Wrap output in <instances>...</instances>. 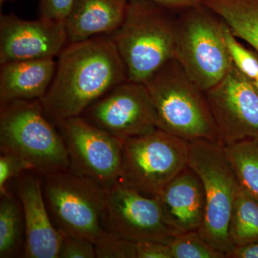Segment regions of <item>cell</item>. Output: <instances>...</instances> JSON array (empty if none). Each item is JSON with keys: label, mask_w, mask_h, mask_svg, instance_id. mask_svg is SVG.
I'll return each mask as SVG.
<instances>
[{"label": "cell", "mask_w": 258, "mask_h": 258, "mask_svg": "<svg viewBox=\"0 0 258 258\" xmlns=\"http://www.w3.org/2000/svg\"><path fill=\"white\" fill-rule=\"evenodd\" d=\"M126 71L108 35L69 44L59 55L55 74L45 96L39 100L55 125L80 116L88 107L120 83Z\"/></svg>", "instance_id": "6da1fadb"}, {"label": "cell", "mask_w": 258, "mask_h": 258, "mask_svg": "<svg viewBox=\"0 0 258 258\" xmlns=\"http://www.w3.org/2000/svg\"><path fill=\"white\" fill-rule=\"evenodd\" d=\"M178 12L152 0H129L119 28L108 35L128 81L145 83L171 59Z\"/></svg>", "instance_id": "7a4b0ae2"}, {"label": "cell", "mask_w": 258, "mask_h": 258, "mask_svg": "<svg viewBox=\"0 0 258 258\" xmlns=\"http://www.w3.org/2000/svg\"><path fill=\"white\" fill-rule=\"evenodd\" d=\"M152 96L158 128L189 142H218V132L205 91L171 59L144 83Z\"/></svg>", "instance_id": "3957f363"}, {"label": "cell", "mask_w": 258, "mask_h": 258, "mask_svg": "<svg viewBox=\"0 0 258 258\" xmlns=\"http://www.w3.org/2000/svg\"><path fill=\"white\" fill-rule=\"evenodd\" d=\"M0 149L23 158L41 176L71 170L62 136L39 100L0 107Z\"/></svg>", "instance_id": "277c9868"}, {"label": "cell", "mask_w": 258, "mask_h": 258, "mask_svg": "<svg viewBox=\"0 0 258 258\" xmlns=\"http://www.w3.org/2000/svg\"><path fill=\"white\" fill-rule=\"evenodd\" d=\"M225 23L203 3L178 12L174 58L203 91L217 84L233 66Z\"/></svg>", "instance_id": "5b68a950"}, {"label": "cell", "mask_w": 258, "mask_h": 258, "mask_svg": "<svg viewBox=\"0 0 258 258\" xmlns=\"http://www.w3.org/2000/svg\"><path fill=\"white\" fill-rule=\"evenodd\" d=\"M188 166L200 177L205 191V215L199 233L214 248L227 254L235 247L229 227L240 183L218 142H190Z\"/></svg>", "instance_id": "8992f818"}, {"label": "cell", "mask_w": 258, "mask_h": 258, "mask_svg": "<svg viewBox=\"0 0 258 258\" xmlns=\"http://www.w3.org/2000/svg\"><path fill=\"white\" fill-rule=\"evenodd\" d=\"M190 142L156 128L125 139L122 145L120 184L157 197L189 162Z\"/></svg>", "instance_id": "52a82bcc"}, {"label": "cell", "mask_w": 258, "mask_h": 258, "mask_svg": "<svg viewBox=\"0 0 258 258\" xmlns=\"http://www.w3.org/2000/svg\"><path fill=\"white\" fill-rule=\"evenodd\" d=\"M42 185L51 219L61 234L82 236L94 244L106 235L103 186L71 170L42 176Z\"/></svg>", "instance_id": "ba28073f"}, {"label": "cell", "mask_w": 258, "mask_h": 258, "mask_svg": "<svg viewBox=\"0 0 258 258\" xmlns=\"http://www.w3.org/2000/svg\"><path fill=\"white\" fill-rule=\"evenodd\" d=\"M56 126L66 145L71 171L92 179L106 190L119 182L122 141L81 116L62 120Z\"/></svg>", "instance_id": "9c48e42d"}, {"label": "cell", "mask_w": 258, "mask_h": 258, "mask_svg": "<svg viewBox=\"0 0 258 258\" xmlns=\"http://www.w3.org/2000/svg\"><path fill=\"white\" fill-rule=\"evenodd\" d=\"M103 227L111 235L135 242L169 244L179 235L166 222L157 197L146 196L120 183L106 190Z\"/></svg>", "instance_id": "30bf717a"}, {"label": "cell", "mask_w": 258, "mask_h": 258, "mask_svg": "<svg viewBox=\"0 0 258 258\" xmlns=\"http://www.w3.org/2000/svg\"><path fill=\"white\" fill-rule=\"evenodd\" d=\"M88 123L123 141L158 128L152 96L144 83H120L81 115Z\"/></svg>", "instance_id": "8fae6325"}, {"label": "cell", "mask_w": 258, "mask_h": 258, "mask_svg": "<svg viewBox=\"0 0 258 258\" xmlns=\"http://www.w3.org/2000/svg\"><path fill=\"white\" fill-rule=\"evenodd\" d=\"M205 95L221 145L258 138V91L234 64Z\"/></svg>", "instance_id": "7c38bea8"}, {"label": "cell", "mask_w": 258, "mask_h": 258, "mask_svg": "<svg viewBox=\"0 0 258 258\" xmlns=\"http://www.w3.org/2000/svg\"><path fill=\"white\" fill-rule=\"evenodd\" d=\"M68 45L64 22L24 20L15 13L0 15V64L54 58Z\"/></svg>", "instance_id": "4fadbf2b"}, {"label": "cell", "mask_w": 258, "mask_h": 258, "mask_svg": "<svg viewBox=\"0 0 258 258\" xmlns=\"http://www.w3.org/2000/svg\"><path fill=\"white\" fill-rule=\"evenodd\" d=\"M18 179L16 195L23 207L25 226L23 257L58 258L63 235L56 228L47 210L42 176L32 171Z\"/></svg>", "instance_id": "5bb4252c"}, {"label": "cell", "mask_w": 258, "mask_h": 258, "mask_svg": "<svg viewBox=\"0 0 258 258\" xmlns=\"http://www.w3.org/2000/svg\"><path fill=\"white\" fill-rule=\"evenodd\" d=\"M157 198L166 222L176 233L200 230L205 215V191L191 168H185L171 180Z\"/></svg>", "instance_id": "9a60e30c"}, {"label": "cell", "mask_w": 258, "mask_h": 258, "mask_svg": "<svg viewBox=\"0 0 258 258\" xmlns=\"http://www.w3.org/2000/svg\"><path fill=\"white\" fill-rule=\"evenodd\" d=\"M56 66L54 58L0 64V107L15 101L41 99L52 83Z\"/></svg>", "instance_id": "2e32d148"}, {"label": "cell", "mask_w": 258, "mask_h": 258, "mask_svg": "<svg viewBox=\"0 0 258 258\" xmlns=\"http://www.w3.org/2000/svg\"><path fill=\"white\" fill-rule=\"evenodd\" d=\"M129 0H75L64 20L69 44L108 35L123 21Z\"/></svg>", "instance_id": "e0dca14e"}, {"label": "cell", "mask_w": 258, "mask_h": 258, "mask_svg": "<svg viewBox=\"0 0 258 258\" xmlns=\"http://www.w3.org/2000/svg\"><path fill=\"white\" fill-rule=\"evenodd\" d=\"M203 3L258 54V0H203Z\"/></svg>", "instance_id": "ac0fdd59"}, {"label": "cell", "mask_w": 258, "mask_h": 258, "mask_svg": "<svg viewBox=\"0 0 258 258\" xmlns=\"http://www.w3.org/2000/svg\"><path fill=\"white\" fill-rule=\"evenodd\" d=\"M25 242L23 207L17 195L9 191L0 201V257H16Z\"/></svg>", "instance_id": "d6986e66"}, {"label": "cell", "mask_w": 258, "mask_h": 258, "mask_svg": "<svg viewBox=\"0 0 258 258\" xmlns=\"http://www.w3.org/2000/svg\"><path fill=\"white\" fill-rule=\"evenodd\" d=\"M222 147L241 188L258 200V138Z\"/></svg>", "instance_id": "ffe728a7"}, {"label": "cell", "mask_w": 258, "mask_h": 258, "mask_svg": "<svg viewBox=\"0 0 258 258\" xmlns=\"http://www.w3.org/2000/svg\"><path fill=\"white\" fill-rule=\"evenodd\" d=\"M229 235L235 247L258 242V200L242 188L234 204Z\"/></svg>", "instance_id": "44dd1931"}, {"label": "cell", "mask_w": 258, "mask_h": 258, "mask_svg": "<svg viewBox=\"0 0 258 258\" xmlns=\"http://www.w3.org/2000/svg\"><path fill=\"white\" fill-rule=\"evenodd\" d=\"M172 258H226L207 242L198 231L176 235L169 243Z\"/></svg>", "instance_id": "7402d4cb"}, {"label": "cell", "mask_w": 258, "mask_h": 258, "mask_svg": "<svg viewBox=\"0 0 258 258\" xmlns=\"http://www.w3.org/2000/svg\"><path fill=\"white\" fill-rule=\"evenodd\" d=\"M226 25V24H225ZM225 37L227 50L234 66L249 81L258 77V54L251 47H247L232 33L227 25Z\"/></svg>", "instance_id": "603a6c76"}, {"label": "cell", "mask_w": 258, "mask_h": 258, "mask_svg": "<svg viewBox=\"0 0 258 258\" xmlns=\"http://www.w3.org/2000/svg\"><path fill=\"white\" fill-rule=\"evenodd\" d=\"M34 171L31 164L23 158L10 152H1L0 156V195L9 191L10 181L18 179L28 171Z\"/></svg>", "instance_id": "cb8c5ba5"}, {"label": "cell", "mask_w": 258, "mask_h": 258, "mask_svg": "<svg viewBox=\"0 0 258 258\" xmlns=\"http://www.w3.org/2000/svg\"><path fill=\"white\" fill-rule=\"evenodd\" d=\"M136 244L107 232L106 235L95 244L96 257L137 258Z\"/></svg>", "instance_id": "d4e9b609"}, {"label": "cell", "mask_w": 258, "mask_h": 258, "mask_svg": "<svg viewBox=\"0 0 258 258\" xmlns=\"http://www.w3.org/2000/svg\"><path fill=\"white\" fill-rule=\"evenodd\" d=\"M96 257L94 242L82 236L64 235L58 258Z\"/></svg>", "instance_id": "484cf974"}, {"label": "cell", "mask_w": 258, "mask_h": 258, "mask_svg": "<svg viewBox=\"0 0 258 258\" xmlns=\"http://www.w3.org/2000/svg\"><path fill=\"white\" fill-rule=\"evenodd\" d=\"M75 0H40L38 18L64 22Z\"/></svg>", "instance_id": "4316f807"}, {"label": "cell", "mask_w": 258, "mask_h": 258, "mask_svg": "<svg viewBox=\"0 0 258 258\" xmlns=\"http://www.w3.org/2000/svg\"><path fill=\"white\" fill-rule=\"evenodd\" d=\"M137 258H172L169 244L157 241H144L136 244Z\"/></svg>", "instance_id": "83f0119b"}, {"label": "cell", "mask_w": 258, "mask_h": 258, "mask_svg": "<svg viewBox=\"0 0 258 258\" xmlns=\"http://www.w3.org/2000/svg\"><path fill=\"white\" fill-rule=\"evenodd\" d=\"M227 258H258V242L235 247L226 254Z\"/></svg>", "instance_id": "f1b7e54d"}, {"label": "cell", "mask_w": 258, "mask_h": 258, "mask_svg": "<svg viewBox=\"0 0 258 258\" xmlns=\"http://www.w3.org/2000/svg\"><path fill=\"white\" fill-rule=\"evenodd\" d=\"M176 12L182 11L203 3V0H152Z\"/></svg>", "instance_id": "f546056e"}, {"label": "cell", "mask_w": 258, "mask_h": 258, "mask_svg": "<svg viewBox=\"0 0 258 258\" xmlns=\"http://www.w3.org/2000/svg\"><path fill=\"white\" fill-rule=\"evenodd\" d=\"M251 82H252V84H253V86H254V88H255L258 91V77L255 80H254V81H251Z\"/></svg>", "instance_id": "4dcf8cb0"}, {"label": "cell", "mask_w": 258, "mask_h": 258, "mask_svg": "<svg viewBox=\"0 0 258 258\" xmlns=\"http://www.w3.org/2000/svg\"><path fill=\"white\" fill-rule=\"evenodd\" d=\"M15 0H0V7H3V5H4L5 3H8V2H14Z\"/></svg>", "instance_id": "1f68e13d"}]
</instances>
